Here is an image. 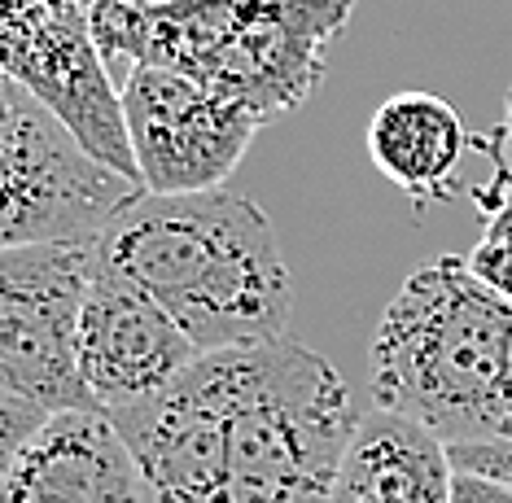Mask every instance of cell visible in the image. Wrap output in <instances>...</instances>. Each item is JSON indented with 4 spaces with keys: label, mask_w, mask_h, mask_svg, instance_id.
Returning <instances> with one entry per match:
<instances>
[{
    "label": "cell",
    "mask_w": 512,
    "mask_h": 503,
    "mask_svg": "<svg viewBox=\"0 0 512 503\" xmlns=\"http://www.w3.org/2000/svg\"><path fill=\"white\" fill-rule=\"evenodd\" d=\"M97 267L154 298L202 355L289 337L294 280L276 228L232 189L136 193L97 232Z\"/></svg>",
    "instance_id": "cell-1"
},
{
    "label": "cell",
    "mask_w": 512,
    "mask_h": 503,
    "mask_svg": "<svg viewBox=\"0 0 512 503\" xmlns=\"http://www.w3.org/2000/svg\"><path fill=\"white\" fill-rule=\"evenodd\" d=\"M508 307L464 259L421 263L403 280L368 350L372 407L447 447L512 438L504 381Z\"/></svg>",
    "instance_id": "cell-2"
},
{
    "label": "cell",
    "mask_w": 512,
    "mask_h": 503,
    "mask_svg": "<svg viewBox=\"0 0 512 503\" xmlns=\"http://www.w3.org/2000/svg\"><path fill=\"white\" fill-rule=\"evenodd\" d=\"M228 355V442L215 503H329L359 412L342 372L298 342Z\"/></svg>",
    "instance_id": "cell-3"
},
{
    "label": "cell",
    "mask_w": 512,
    "mask_h": 503,
    "mask_svg": "<svg viewBox=\"0 0 512 503\" xmlns=\"http://www.w3.org/2000/svg\"><path fill=\"white\" fill-rule=\"evenodd\" d=\"M136 193L141 184L101 167L49 105L0 70V250L97 237Z\"/></svg>",
    "instance_id": "cell-4"
},
{
    "label": "cell",
    "mask_w": 512,
    "mask_h": 503,
    "mask_svg": "<svg viewBox=\"0 0 512 503\" xmlns=\"http://www.w3.org/2000/svg\"><path fill=\"white\" fill-rule=\"evenodd\" d=\"M97 237L0 250V385L44 412L92 407L79 377V315Z\"/></svg>",
    "instance_id": "cell-5"
},
{
    "label": "cell",
    "mask_w": 512,
    "mask_h": 503,
    "mask_svg": "<svg viewBox=\"0 0 512 503\" xmlns=\"http://www.w3.org/2000/svg\"><path fill=\"white\" fill-rule=\"evenodd\" d=\"M92 5L97 0H0V70L49 105L101 167L141 184L123 101L110 92L92 40Z\"/></svg>",
    "instance_id": "cell-6"
},
{
    "label": "cell",
    "mask_w": 512,
    "mask_h": 503,
    "mask_svg": "<svg viewBox=\"0 0 512 503\" xmlns=\"http://www.w3.org/2000/svg\"><path fill=\"white\" fill-rule=\"evenodd\" d=\"M123 127L145 193L224 189L263 119L211 84L132 66L123 79Z\"/></svg>",
    "instance_id": "cell-7"
},
{
    "label": "cell",
    "mask_w": 512,
    "mask_h": 503,
    "mask_svg": "<svg viewBox=\"0 0 512 503\" xmlns=\"http://www.w3.org/2000/svg\"><path fill=\"white\" fill-rule=\"evenodd\" d=\"M355 0H237L232 27L197 84H211L267 123L320 88L329 49Z\"/></svg>",
    "instance_id": "cell-8"
},
{
    "label": "cell",
    "mask_w": 512,
    "mask_h": 503,
    "mask_svg": "<svg viewBox=\"0 0 512 503\" xmlns=\"http://www.w3.org/2000/svg\"><path fill=\"white\" fill-rule=\"evenodd\" d=\"M193 359H202V350L154 298L106 267H92L79 315V377L92 407L114 412L141 403L167 390Z\"/></svg>",
    "instance_id": "cell-9"
},
{
    "label": "cell",
    "mask_w": 512,
    "mask_h": 503,
    "mask_svg": "<svg viewBox=\"0 0 512 503\" xmlns=\"http://www.w3.org/2000/svg\"><path fill=\"white\" fill-rule=\"evenodd\" d=\"M0 503H154L149 482L101 407L53 412L0 477Z\"/></svg>",
    "instance_id": "cell-10"
},
{
    "label": "cell",
    "mask_w": 512,
    "mask_h": 503,
    "mask_svg": "<svg viewBox=\"0 0 512 503\" xmlns=\"http://www.w3.org/2000/svg\"><path fill=\"white\" fill-rule=\"evenodd\" d=\"M451 477L447 442L372 407L359 416L329 503H451Z\"/></svg>",
    "instance_id": "cell-11"
},
{
    "label": "cell",
    "mask_w": 512,
    "mask_h": 503,
    "mask_svg": "<svg viewBox=\"0 0 512 503\" xmlns=\"http://www.w3.org/2000/svg\"><path fill=\"white\" fill-rule=\"evenodd\" d=\"M368 154L412 197H442L464 154V123L438 92H394L368 123Z\"/></svg>",
    "instance_id": "cell-12"
},
{
    "label": "cell",
    "mask_w": 512,
    "mask_h": 503,
    "mask_svg": "<svg viewBox=\"0 0 512 503\" xmlns=\"http://www.w3.org/2000/svg\"><path fill=\"white\" fill-rule=\"evenodd\" d=\"M49 416L53 412H44V407H36L31 399H22V394L0 385V477L9 473V464L18 460V451L36 438V429Z\"/></svg>",
    "instance_id": "cell-13"
},
{
    "label": "cell",
    "mask_w": 512,
    "mask_h": 503,
    "mask_svg": "<svg viewBox=\"0 0 512 503\" xmlns=\"http://www.w3.org/2000/svg\"><path fill=\"white\" fill-rule=\"evenodd\" d=\"M451 503H512V490L473 473H456L451 477Z\"/></svg>",
    "instance_id": "cell-14"
},
{
    "label": "cell",
    "mask_w": 512,
    "mask_h": 503,
    "mask_svg": "<svg viewBox=\"0 0 512 503\" xmlns=\"http://www.w3.org/2000/svg\"><path fill=\"white\" fill-rule=\"evenodd\" d=\"M491 154H495V184H512V88L504 97V119H499L491 136Z\"/></svg>",
    "instance_id": "cell-15"
},
{
    "label": "cell",
    "mask_w": 512,
    "mask_h": 503,
    "mask_svg": "<svg viewBox=\"0 0 512 503\" xmlns=\"http://www.w3.org/2000/svg\"><path fill=\"white\" fill-rule=\"evenodd\" d=\"M504 381H508V407H512V307H508V329H504Z\"/></svg>",
    "instance_id": "cell-16"
}]
</instances>
